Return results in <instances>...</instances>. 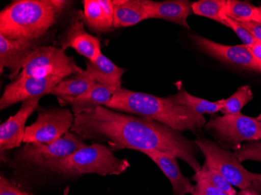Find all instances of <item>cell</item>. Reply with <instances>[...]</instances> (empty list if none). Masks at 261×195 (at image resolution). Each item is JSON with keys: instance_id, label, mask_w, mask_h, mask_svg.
I'll return each mask as SVG.
<instances>
[{"instance_id": "e0dca14e", "label": "cell", "mask_w": 261, "mask_h": 195, "mask_svg": "<svg viewBox=\"0 0 261 195\" xmlns=\"http://www.w3.org/2000/svg\"><path fill=\"white\" fill-rule=\"evenodd\" d=\"M85 23L94 32L108 33L114 27V0H84Z\"/></svg>"}, {"instance_id": "e575fe53", "label": "cell", "mask_w": 261, "mask_h": 195, "mask_svg": "<svg viewBox=\"0 0 261 195\" xmlns=\"http://www.w3.org/2000/svg\"><path fill=\"white\" fill-rule=\"evenodd\" d=\"M254 21L260 22L261 23V7H256V17Z\"/></svg>"}, {"instance_id": "1f68e13d", "label": "cell", "mask_w": 261, "mask_h": 195, "mask_svg": "<svg viewBox=\"0 0 261 195\" xmlns=\"http://www.w3.org/2000/svg\"><path fill=\"white\" fill-rule=\"evenodd\" d=\"M255 59L261 61V42H256L252 46L248 47Z\"/></svg>"}, {"instance_id": "603a6c76", "label": "cell", "mask_w": 261, "mask_h": 195, "mask_svg": "<svg viewBox=\"0 0 261 195\" xmlns=\"http://www.w3.org/2000/svg\"><path fill=\"white\" fill-rule=\"evenodd\" d=\"M256 7L249 3L239 0H228L224 7L223 14L225 17L239 22L254 21Z\"/></svg>"}, {"instance_id": "cb8c5ba5", "label": "cell", "mask_w": 261, "mask_h": 195, "mask_svg": "<svg viewBox=\"0 0 261 195\" xmlns=\"http://www.w3.org/2000/svg\"><path fill=\"white\" fill-rule=\"evenodd\" d=\"M253 99V95L250 86L243 85L228 99H221L223 106L221 112L224 115L240 114L242 108Z\"/></svg>"}, {"instance_id": "d6a6232c", "label": "cell", "mask_w": 261, "mask_h": 195, "mask_svg": "<svg viewBox=\"0 0 261 195\" xmlns=\"http://www.w3.org/2000/svg\"><path fill=\"white\" fill-rule=\"evenodd\" d=\"M237 195H260V193L253 187H248L244 190H240L239 193H237Z\"/></svg>"}, {"instance_id": "5bb4252c", "label": "cell", "mask_w": 261, "mask_h": 195, "mask_svg": "<svg viewBox=\"0 0 261 195\" xmlns=\"http://www.w3.org/2000/svg\"><path fill=\"white\" fill-rule=\"evenodd\" d=\"M41 98L22 102L18 112L0 126V149L2 152L20 147L25 133L28 119L39 106Z\"/></svg>"}, {"instance_id": "6da1fadb", "label": "cell", "mask_w": 261, "mask_h": 195, "mask_svg": "<svg viewBox=\"0 0 261 195\" xmlns=\"http://www.w3.org/2000/svg\"><path fill=\"white\" fill-rule=\"evenodd\" d=\"M70 131L82 140L107 143L111 151L156 150L184 161L195 173L201 165L196 159L199 148L180 131L145 117L116 112L106 106L73 113Z\"/></svg>"}, {"instance_id": "7c38bea8", "label": "cell", "mask_w": 261, "mask_h": 195, "mask_svg": "<svg viewBox=\"0 0 261 195\" xmlns=\"http://www.w3.org/2000/svg\"><path fill=\"white\" fill-rule=\"evenodd\" d=\"M61 48H74V50L89 60L93 61L101 53L100 42L98 38L87 33L85 30L84 16L81 12L72 19L60 42Z\"/></svg>"}, {"instance_id": "30bf717a", "label": "cell", "mask_w": 261, "mask_h": 195, "mask_svg": "<svg viewBox=\"0 0 261 195\" xmlns=\"http://www.w3.org/2000/svg\"><path fill=\"white\" fill-rule=\"evenodd\" d=\"M64 80L56 76L22 77L7 85L0 99V108L4 110L10 105L33 98H42L50 94L54 88Z\"/></svg>"}, {"instance_id": "52a82bcc", "label": "cell", "mask_w": 261, "mask_h": 195, "mask_svg": "<svg viewBox=\"0 0 261 195\" xmlns=\"http://www.w3.org/2000/svg\"><path fill=\"white\" fill-rule=\"evenodd\" d=\"M82 71L74 59L67 55L62 48L40 46L28 57L17 78L54 75L65 79Z\"/></svg>"}, {"instance_id": "f546056e", "label": "cell", "mask_w": 261, "mask_h": 195, "mask_svg": "<svg viewBox=\"0 0 261 195\" xmlns=\"http://www.w3.org/2000/svg\"><path fill=\"white\" fill-rule=\"evenodd\" d=\"M194 186V190L201 195H228L225 192L210 184L209 182L203 179H198Z\"/></svg>"}, {"instance_id": "44dd1931", "label": "cell", "mask_w": 261, "mask_h": 195, "mask_svg": "<svg viewBox=\"0 0 261 195\" xmlns=\"http://www.w3.org/2000/svg\"><path fill=\"white\" fill-rule=\"evenodd\" d=\"M96 82L86 71L73 74L57 85L50 95L57 98H75L86 93Z\"/></svg>"}, {"instance_id": "836d02e7", "label": "cell", "mask_w": 261, "mask_h": 195, "mask_svg": "<svg viewBox=\"0 0 261 195\" xmlns=\"http://www.w3.org/2000/svg\"><path fill=\"white\" fill-rule=\"evenodd\" d=\"M251 187L257 190L258 192H261V174H259V177H258L257 180L253 182Z\"/></svg>"}, {"instance_id": "8d00e7d4", "label": "cell", "mask_w": 261, "mask_h": 195, "mask_svg": "<svg viewBox=\"0 0 261 195\" xmlns=\"http://www.w3.org/2000/svg\"><path fill=\"white\" fill-rule=\"evenodd\" d=\"M256 118H257V120H259V121L261 123V114H259V115L258 116V117H256Z\"/></svg>"}, {"instance_id": "7a4b0ae2", "label": "cell", "mask_w": 261, "mask_h": 195, "mask_svg": "<svg viewBox=\"0 0 261 195\" xmlns=\"http://www.w3.org/2000/svg\"><path fill=\"white\" fill-rule=\"evenodd\" d=\"M106 107L113 110L150 119L177 131L198 133L206 124L203 116L176 103L171 97L155 96L120 88Z\"/></svg>"}, {"instance_id": "d4e9b609", "label": "cell", "mask_w": 261, "mask_h": 195, "mask_svg": "<svg viewBox=\"0 0 261 195\" xmlns=\"http://www.w3.org/2000/svg\"><path fill=\"white\" fill-rule=\"evenodd\" d=\"M198 179H203L206 180L210 184L215 186L219 190L225 192L228 195H237V192L229 182L224 178L218 170L211 168L206 162H204L203 166L201 167L199 171L195 173L193 177V180L194 181H196Z\"/></svg>"}, {"instance_id": "9c48e42d", "label": "cell", "mask_w": 261, "mask_h": 195, "mask_svg": "<svg viewBox=\"0 0 261 195\" xmlns=\"http://www.w3.org/2000/svg\"><path fill=\"white\" fill-rule=\"evenodd\" d=\"M74 114L68 108L40 109L35 123L26 127L24 143H51L64 137L74 124Z\"/></svg>"}, {"instance_id": "4316f807", "label": "cell", "mask_w": 261, "mask_h": 195, "mask_svg": "<svg viewBox=\"0 0 261 195\" xmlns=\"http://www.w3.org/2000/svg\"><path fill=\"white\" fill-rule=\"evenodd\" d=\"M234 153L240 162L245 161L261 162V141L243 144L234 151Z\"/></svg>"}, {"instance_id": "ac0fdd59", "label": "cell", "mask_w": 261, "mask_h": 195, "mask_svg": "<svg viewBox=\"0 0 261 195\" xmlns=\"http://www.w3.org/2000/svg\"><path fill=\"white\" fill-rule=\"evenodd\" d=\"M115 88L96 82L86 93L75 98H57L60 105H70L72 113L80 112L96 106H106L112 99Z\"/></svg>"}, {"instance_id": "ffe728a7", "label": "cell", "mask_w": 261, "mask_h": 195, "mask_svg": "<svg viewBox=\"0 0 261 195\" xmlns=\"http://www.w3.org/2000/svg\"><path fill=\"white\" fill-rule=\"evenodd\" d=\"M114 27L136 25L148 19L144 0H114Z\"/></svg>"}, {"instance_id": "8992f818", "label": "cell", "mask_w": 261, "mask_h": 195, "mask_svg": "<svg viewBox=\"0 0 261 195\" xmlns=\"http://www.w3.org/2000/svg\"><path fill=\"white\" fill-rule=\"evenodd\" d=\"M206 158L205 162L215 169L232 186L244 190L251 187L259 174L248 171L243 167L234 152L223 149L216 142L198 136L194 141Z\"/></svg>"}, {"instance_id": "2e32d148", "label": "cell", "mask_w": 261, "mask_h": 195, "mask_svg": "<svg viewBox=\"0 0 261 195\" xmlns=\"http://www.w3.org/2000/svg\"><path fill=\"white\" fill-rule=\"evenodd\" d=\"M142 153L153 161L164 175L168 177L172 186L173 194L186 195L191 193L194 190V186L191 184L190 180L181 173L177 164V158L156 150L145 151Z\"/></svg>"}, {"instance_id": "4fadbf2b", "label": "cell", "mask_w": 261, "mask_h": 195, "mask_svg": "<svg viewBox=\"0 0 261 195\" xmlns=\"http://www.w3.org/2000/svg\"><path fill=\"white\" fill-rule=\"evenodd\" d=\"M40 39L10 40L0 35V73L7 68L11 73L10 78H17L28 57L40 47L38 46Z\"/></svg>"}, {"instance_id": "5b68a950", "label": "cell", "mask_w": 261, "mask_h": 195, "mask_svg": "<svg viewBox=\"0 0 261 195\" xmlns=\"http://www.w3.org/2000/svg\"><path fill=\"white\" fill-rule=\"evenodd\" d=\"M206 130L215 137L223 149H239L244 142H256L261 139V123L254 117L243 114L232 115H212Z\"/></svg>"}, {"instance_id": "484cf974", "label": "cell", "mask_w": 261, "mask_h": 195, "mask_svg": "<svg viewBox=\"0 0 261 195\" xmlns=\"http://www.w3.org/2000/svg\"><path fill=\"white\" fill-rule=\"evenodd\" d=\"M225 4L226 0H199L192 4V10L196 15L221 23L224 17L223 10Z\"/></svg>"}, {"instance_id": "3957f363", "label": "cell", "mask_w": 261, "mask_h": 195, "mask_svg": "<svg viewBox=\"0 0 261 195\" xmlns=\"http://www.w3.org/2000/svg\"><path fill=\"white\" fill-rule=\"evenodd\" d=\"M70 2L19 0L0 13V35L10 40L40 39L61 18Z\"/></svg>"}, {"instance_id": "d590c367", "label": "cell", "mask_w": 261, "mask_h": 195, "mask_svg": "<svg viewBox=\"0 0 261 195\" xmlns=\"http://www.w3.org/2000/svg\"><path fill=\"white\" fill-rule=\"evenodd\" d=\"M191 194L192 195H201V194H199V193H197V192L195 191L194 190H193V191H192Z\"/></svg>"}, {"instance_id": "9a60e30c", "label": "cell", "mask_w": 261, "mask_h": 195, "mask_svg": "<svg viewBox=\"0 0 261 195\" xmlns=\"http://www.w3.org/2000/svg\"><path fill=\"white\" fill-rule=\"evenodd\" d=\"M192 4L193 3L186 0H172L162 2L144 0L148 19H162L177 23L187 29H189L187 18L193 12Z\"/></svg>"}, {"instance_id": "4dcf8cb0", "label": "cell", "mask_w": 261, "mask_h": 195, "mask_svg": "<svg viewBox=\"0 0 261 195\" xmlns=\"http://www.w3.org/2000/svg\"><path fill=\"white\" fill-rule=\"evenodd\" d=\"M240 23L243 27H245L248 32H250V33L253 35V38H254L257 42H261L260 22L251 20V21L243 22V23Z\"/></svg>"}, {"instance_id": "277c9868", "label": "cell", "mask_w": 261, "mask_h": 195, "mask_svg": "<svg viewBox=\"0 0 261 195\" xmlns=\"http://www.w3.org/2000/svg\"><path fill=\"white\" fill-rule=\"evenodd\" d=\"M130 166L127 159L117 158L108 146L93 143L66 158L49 162L43 168L59 175L72 177L87 174L119 175Z\"/></svg>"}, {"instance_id": "7402d4cb", "label": "cell", "mask_w": 261, "mask_h": 195, "mask_svg": "<svg viewBox=\"0 0 261 195\" xmlns=\"http://www.w3.org/2000/svg\"><path fill=\"white\" fill-rule=\"evenodd\" d=\"M177 93L171 95V99L178 104L184 105L189 109H191L195 114L203 116V114H214L218 112H221L222 108V101L217 102H211L206 99H200L198 97L190 95L181 83H177Z\"/></svg>"}, {"instance_id": "8fae6325", "label": "cell", "mask_w": 261, "mask_h": 195, "mask_svg": "<svg viewBox=\"0 0 261 195\" xmlns=\"http://www.w3.org/2000/svg\"><path fill=\"white\" fill-rule=\"evenodd\" d=\"M191 38L195 45L210 57L230 65L260 73L259 60L253 57L248 47L243 44L225 45L213 42L199 35H192Z\"/></svg>"}, {"instance_id": "ba28073f", "label": "cell", "mask_w": 261, "mask_h": 195, "mask_svg": "<svg viewBox=\"0 0 261 195\" xmlns=\"http://www.w3.org/2000/svg\"><path fill=\"white\" fill-rule=\"evenodd\" d=\"M80 137L67 132L64 137L51 143H27L19 152L17 159L30 166L43 168L46 164L69 156L86 146Z\"/></svg>"}, {"instance_id": "d6986e66", "label": "cell", "mask_w": 261, "mask_h": 195, "mask_svg": "<svg viewBox=\"0 0 261 195\" xmlns=\"http://www.w3.org/2000/svg\"><path fill=\"white\" fill-rule=\"evenodd\" d=\"M85 71L97 83L119 89L125 70L117 67L101 52L96 60L86 62Z\"/></svg>"}, {"instance_id": "f1b7e54d", "label": "cell", "mask_w": 261, "mask_h": 195, "mask_svg": "<svg viewBox=\"0 0 261 195\" xmlns=\"http://www.w3.org/2000/svg\"><path fill=\"white\" fill-rule=\"evenodd\" d=\"M0 195H32V193L22 190L18 185L6 178L0 177Z\"/></svg>"}, {"instance_id": "74e56055", "label": "cell", "mask_w": 261, "mask_h": 195, "mask_svg": "<svg viewBox=\"0 0 261 195\" xmlns=\"http://www.w3.org/2000/svg\"><path fill=\"white\" fill-rule=\"evenodd\" d=\"M259 67H260V73H261V61H259Z\"/></svg>"}, {"instance_id": "83f0119b", "label": "cell", "mask_w": 261, "mask_h": 195, "mask_svg": "<svg viewBox=\"0 0 261 195\" xmlns=\"http://www.w3.org/2000/svg\"><path fill=\"white\" fill-rule=\"evenodd\" d=\"M221 23L231 29L236 35H238V37L243 42V45H246V46H252L253 44L257 42L253 38V35L248 32L245 27H243L238 22L234 21V20H231V19L224 16Z\"/></svg>"}]
</instances>
